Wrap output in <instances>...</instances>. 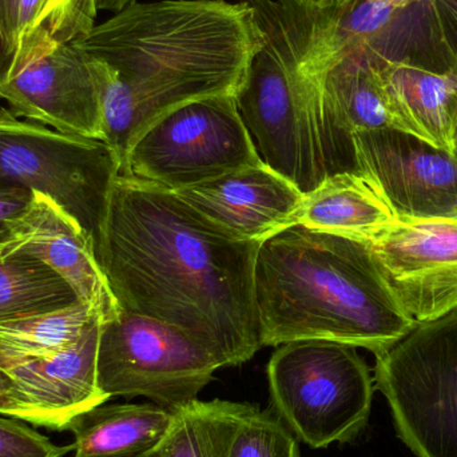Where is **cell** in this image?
Listing matches in <instances>:
<instances>
[{
  "instance_id": "1",
  "label": "cell",
  "mask_w": 457,
  "mask_h": 457,
  "mask_svg": "<svg viewBox=\"0 0 457 457\" xmlns=\"http://www.w3.org/2000/svg\"><path fill=\"white\" fill-rule=\"evenodd\" d=\"M260 244L228 236L173 190L120 176L99 265L120 309L179 328L222 367H237L262 348L254 305Z\"/></svg>"
},
{
  "instance_id": "2",
  "label": "cell",
  "mask_w": 457,
  "mask_h": 457,
  "mask_svg": "<svg viewBox=\"0 0 457 457\" xmlns=\"http://www.w3.org/2000/svg\"><path fill=\"white\" fill-rule=\"evenodd\" d=\"M72 43L91 58L102 141L123 165L136 139L166 112L236 96L263 32L246 0H161L133 3Z\"/></svg>"
},
{
  "instance_id": "3",
  "label": "cell",
  "mask_w": 457,
  "mask_h": 457,
  "mask_svg": "<svg viewBox=\"0 0 457 457\" xmlns=\"http://www.w3.org/2000/svg\"><path fill=\"white\" fill-rule=\"evenodd\" d=\"M254 305L262 348L328 340L378 356L418 324L389 289L367 242L298 224L261 242Z\"/></svg>"
},
{
  "instance_id": "4",
  "label": "cell",
  "mask_w": 457,
  "mask_h": 457,
  "mask_svg": "<svg viewBox=\"0 0 457 457\" xmlns=\"http://www.w3.org/2000/svg\"><path fill=\"white\" fill-rule=\"evenodd\" d=\"M263 32L262 47L237 93L239 114L262 162L303 195L328 177L321 141L324 74L298 67L309 7L298 0H246Z\"/></svg>"
},
{
  "instance_id": "5",
  "label": "cell",
  "mask_w": 457,
  "mask_h": 457,
  "mask_svg": "<svg viewBox=\"0 0 457 457\" xmlns=\"http://www.w3.org/2000/svg\"><path fill=\"white\" fill-rule=\"evenodd\" d=\"M266 378L271 410L312 450L354 442L367 428L375 378L354 346L328 340L282 344Z\"/></svg>"
},
{
  "instance_id": "6",
  "label": "cell",
  "mask_w": 457,
  "mask_h": 457,
  "mask_svg": "<svg viewBox=\"0 0 457 457\" xmlns=\"http://www.w3.org/2000/svg\"><path fill=\"white\" fill-rule=\"evenodd\" d=\"M120 170V158L104 141L59 133L0 109V181L53 201L80 228L98 263Z\"/></svg>"
},
{
  "instance_id": "7",
  "label": "cell",
  "mask_w": 457,
  "mask_h": 457,
  "mask_svg": "<svg viewBox=\"0 0 457 457\" xmlns=\"http://www.w3.org/2000/svg\"><path fill=\"white\" fill-rule=\"evenodd\" d=\"M373 378L413 455L457 457V309L376 356Z\"/></svg>"
},
{
  "instance_id": "8",
  "label": "cell",
  "mask_w": 457,
  "mask_h": 457,
  "mask_svg": "<svg viewBox=\"0 0 457 457\" xmlns=\"http://www.w3.org/2000/svg\"><path fill=\"white\" fill-rule=\"evenodd\" d=\"M222 367L179 328L120 309L99 328L96 376L107 399L144 397L173 411L198 399Z\"/></svg>"
},
{
  "instance_id": "9",
  "label": "cell",
  "mask_w": 457,
  "mask_h": 457,
  "mask_svg": "<svg viewBox=\"0 0 457 457\" xmlns=\"http://www.w3.org/2000/svg\"><path fill=\"white\" fill-rule=\"evenodd\" d=\"M261 161L236 96H216L155 120L129 150L120 176L179 192Z\"/></svg>"
},
{
  "instance_id": "10",
  "label": "cell",
  "mask_w": 457,
  "mask_h": 457,
  "mask_svg": "<svg viewBox=\"0 0 457 457\" xmlns=\"http://www.w3.org/2000/svg\"><path fill=\"white\" fill-rule=\"evenodd\" d=\"M357 171L383 193L397 219L457 220V157L394 128L352 137Z\"/></svg>"
},
{
  "instance_id": "11",
  "label": "cell",
  "mask_w": 457,
  "mask_h": 457,
  "mask_svg": "<svg viewBox=\"0 0 457 457\" xmlns=\"http://www.w3.org/2000/svg\"><path fill=\"white\" fill-rule=\"evenodd\" d=\"M364 242L400 306L416 322L457 309V220L397 219Z\"/></svg>"
},
{
  "instance_id": "12",
  "label": "cell",
  "mask_w": 457,
  "mask_h": 457,
  "mask_svg": "<svg viewBox=\"0 0 457 457\" xmlns=\"http://www.w3.org/2000/svg\"><path fill=\"white\" fill-rule=\"evenodd\" d=\"M18 117L59 133L104 139L101 96L91 58L74 43L59 46L0 86Z\"/></svg>"
},
{
  "instance_id": "13",
  "label": "cell",
  "mask_w": 457,
  "mask_h": 457,
  "mask_svg": "<svg viewBox=\"0 0 457 457\" xmlns=\"http://www.w3.org/2000/svg\"><path fill=\"white\" fill-rule=\"evenodd\" d=\"M239 241H260L295 225L303 193L265 162L244 166L176 192Z\"/></svg>"
},
{
  "instance_id": "14",
  "label": "cell",
  "mask_w": 457,
  "mask_h": 457,
  "mask_svg": "<svg viewBox=\"0 0 457 457\" xmlns=\"http://www.w3.org/2000/svg\"><path fill=\"white\" fill-rule=\"evenodd\" d=\"M32 255L55 269L102 321L112 319L120 305L93 249L78 225L53 201L34 193L29 205L8 222L0 255Z\"/></svg>"
},
{
  "instance_id": "15",
  "label": "cell",
  "mask_w": 457,
  "mask_h": 457,
  "mask_svg": "<svg viewBox=\"0 0 457 457\" xmlns=\"http://www.w3.org/2000/svg\"><path fill=\"white\" fill-rule=\"evenodd\" d=\"M370 55L396 129L453 153L457 62L443 53L403 58Z\"/></svg>"
},
{
  "instance_id": "16",
  "label": "cell",
  "mask_w": 457,
  "mask_h": 457,
  "mask_svg": "<svg viewBox=\"0 0 457 457\" xmlns=\"http://www.w3.org/2000/svg\"><path fill=\"white\" fill-rule=\"evenodd\" d=\"M394 128L375 59L357 48L333 64L321 83V141L328 177L357 171L352 137Z\"/></svg>"
},
{
  "instance_id": "17",
  "label": "cell",
  "mask_w": 457,
  "mask_h": 457,
  "mask_svg": "<svg viewBox=\"0 0 457 457\" xmlns=\"http://www.w3.org/2000/svg\"><path fill=\"white\" fill-rule=\"evenodd\" d=\"M99 328L101 320H94L67 348L5 370L45 419V428L66 431L75 416L109 402L96 376Z\"/></svg>"
},
{
  "instance_id": "18",
  "label": "cell",
  "mask_w": 457,
  "mask_h": 457,
  "mask_svg": "<svg viewBox=\"0 0 457 457\" xmlns=\"http://www.w3.org/2000/svg\"><path fill=\"white\" fill-rule=\"evenodd\" d=\"M396 220L383 193L365 174L341 171L303 195L295 224L368 241Z\"/></svg>"
},
{
  "instance_id": "19",
  "label": "cell",
  "mask_w": 457,
  "mask_h": 457,
  "mask_svg": "<svg viewBox=\"0 0 457 457\" xmlns=\"http://www.w3.org/2000/svg\"><path fill=\"white\" fill-rule=\"evenodd\" d=\"M173 411L154 403L96 405L75 416L66 431L74 436V457H139L168 434Z\"/></svg>"
},
{
  "instance_id": "20",
  "label": "cell",
  "mask_w": 457,
  "mask_h": 457,
  "mask_svg": "<svg viewBox=\"0 0 457 457\" xmlns=\"http://www.w3.org/2000/svg\"><path fill=\"white\" fill-rule=\"evenodd\" d=\"M80 303L71 285L29 254L0 255V322L45 316Z\"/></svg>"
},
{
  "instance_id": "21",
  "label": "cell",
  "mask_w": 457,
  "mask_h": 457,
  "mask_svg": "<svg viewBox=\"0 0 457 457\" xmlns=\"http://www.w3.org/2000/svg\"><path fill=\"white\" fill-rule=\"evenodd\" d=\"M245 403L195 400L173 410V420L154 457H228Z\"/></svg>"
},
{
  "instance_id": "22",
  "label": "cell",
  "mask_w": 457,
  "mask_h": 457,
  "mask_svg": "<svg viewBox=\"0 0 457 457\" xmlns=\"http://www.w3.org/2000/svg\"><path fill=\"white\" fill-rule=\"evenodd\" d=\"M96 319L90 306L78 303L55 313L0 322V370H8L67 348Z\"/></svg>"
},
{
  "instance_id": "23",
  "label": "cell",
  "mask_w": 457,
  "mask_h": 457,
  "mask_svg": "<svg viewBox=\"0 0 457 457\" xmlns=\"http://www.w3.org/2000/svg\"><path fill=\"white\" fill-rule=\"evenodd\" d=\"M228 457H303L300 442L271 408L245 403Z\"/></svg>"
},
{
  "instance_id": "24",
  "label": "cell",
  "mask_w": 457,
  "mask_h": 457,
  "mask_svg": "<svg viewBox=\"0 0 457 457\" xmlns=\"http://www.w3.org/2000/svg\"><path fill=\"white\" fill-rule=\"evenodd\" d=\"M96 12L94 0H43L39 21L32 34L47 47L74 42L96 26Z\"/></svg>"
},
{
  "instance_id": "25",
  "label": "cell",
  "mask_w": 457,
  "mask_h": 457,
  "mask_svg": "<svg viewBox=\"0 0 457 457\" xmlns=\"http://www.w3.org/2000/svg\"><path fill=\"white\" fill-rule=\"evenodd\" d=\"M74 445H56L26 421L0 415V457H64Z\"/></svg>"
},
{
  "instance_id": "26",
  "label": "cell",
  "mask_w": 457,
  "mask_h": 457,
  "mask_svg": "<svg viewBox=\"0 0 457 457\" xmlns=\"http://www.w3.org/2000/svg\"><path fill=\"white\" fill-rule=\"evenodd\" d=\"M0 415L21 419L26 423L45 428V419L21 396L12 378L0 370Z\"/></svg>"
},
{
  "instance_id": "27",
  "label": "cell",
  "mask_w": 457,
  "mask_h": 457,
  "mask_svg": "<svg viewBox=\"0 0 457 457\" xmlns=\"http://www.w3.org/2000/svg\"><path fill=\"white\" fill-rule=\"evenodd\" d=\"M34 193L24 187L0 181V244L8 234V222L15 219L31 203Z\"/></svg>"
},
{
  "instance_id": "28",
  "label": "cell",
  "mask_w": 457,
  "mask_h": 457,
  "mask_svg": "<svg viewBox=\"0 0 457 457\" xmlns=\"http://www.w3.org/2000/svg\"><path fill=\"white\" fill-rule=\"evenodd\" d=\"M16 61V46L0 27V86L12 77Z\"/></svg>"
},
{
  "instance_id": "29",
  "label": "cell",
  "mask_w": 457,
  "mask_h": 457,
  "mask_svg": "<svg viewBox=\"0 0 457 457\" xmlns=\"http://www.w3.org/2000/svg\"><path fill=\"white\" fill-rule=\"evenodd\" d=\"M21 0H0V27L16 46V27Z\"/></svg>"
},
{
  "instance_id": "30",
  "label": "cell",
  "mask_w": 457,
  "mask_h": 457,
  "mask_svg": "<svg viewBox=\"0 0 457 457\" xmlns=\"http://www.w3.org/2000/svg\"><path fill=\"white\" fill-rule=\"evenodd\" d=\"M320 10H348L364 0H298Z\"/></svg>"
},
{
  "instance_id": "31",
  "label": "cell",
  "mask_w": 457,
  "mask_h": 457,
  "mask_svg": "<svg viewBox=\"0 0 457 457\" xmlns=\"http://www.w3.org/2000/svg\"><path fill=\"white\" fill-rule=\"evenodd\" d=\"M94 2H96V10L112 11V12L118 13L136 3L137 0H94Z\"/></svg>"
},
{
  "instance_id": "32",
  "label": "cell",
  "mask_w": 457,
  "mask_h": 457,
  "mask_svg": "<svg viewBox=\"0 0 457 457\" xmlns=\"http://www.w3.org/2000/svg\"><path fill=\"white\" fill-rule=\"evenodd\" d=\"M453 153H455L457 157V129L455 131V137H453Z\"/></svg>"
},
{
  "instance_id": "33",
  "label": "cell",
  "mask_w": 457,
  "mask_h": 457,
  "mask_svg": "<svg viewBox=\"0 0 457 457\" xmlns=\"http://www.w3.org/2000/svg\"><path fill=\"white\" fill-rule=\"evenodd\" d=\"M153 451H154V450H153ZM153 451H152V453H146V455H142L139 457H154V455H153Z\"/></svg>"
}]
</instances>
